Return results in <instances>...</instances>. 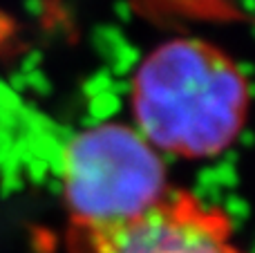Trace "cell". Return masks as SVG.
<instances>
[{
  "label": "cell",
  "instance_id": "6da1fadb",
  "mask_svg": "<svg viewBox=\"0 0 255 253\" xmlns=\"http://www.w3.org/2000/svg\"><path fill=\"white\" fill-rule=\"evenodd\" d=\"M136 132L186 159H213L244 132L249 81L220 47L175 38L139 58L128 85Z\"/></svg>",
  "mask_w": 255,
  "mask_h": 253
},
{
  "label": "cell",
  "instance_id": "3957f363",
  "mask_svg": "<svg viewBox=\"0 0 255 253\" xmlns=\"http://www.w3.org/2000/svg\"><path fill=\"white\" fill-rule=\"evenodd\" d=\"M72 242L76 253H244L229 215L186 191L168 193L124 227Z\"/></svg>",
  "mask_w": 255,
  "mask_h": 253
},
{
  "label": "cell",
  "instance_id": "277c9868",
  "mask_svg": "<svg viewBox=\"0 0 255 253\" xmlns=\"http://www.w3.org/2000/svg\"><path fill=\"white\" fill-rule=\"evenodd\" d=\"M92 40H94L97 52L106 58V65H108L106 72H110V74L117 76V79L134 72L136 63H139L136 49L132 43H128L124 38V34H121L117 27H110V25L97 27Z\"/></svg>",
  "mask_w": 255,
  "mask_h": 253
},
{
  "label": "cell",
  "instance_id": "5b68a950",
  "mask_svg": "<svg viewBox=\"0 0 255 253\" xmlns=\"http://www.w3.org/2000/svg\"><path fill=\"white\" fill-rule=\"evenodd\" d=\"M119 103H121V94L106 92V94H99V97L90 99V110H92L94 119H97L99 124H106V121L119 110Z\"/></svg>",
  "mask_w": 255,
  "mask_h": 253
},
{
  "label": "cell",
  "instance_id": "7a4b0ae2",
  "mask_svg": "<svg viewBox=\"0 0 255 253\" xmlns=\"http://www.w3.org/2000/svg\"><path fill=\"white\" fill-rule=\"evenodd\" d=\"M72 240L119 229L168 195V168L134 128L115 121L79 132L61 159Z\"/></svg>",
  "mask_w": 255,
  "mask_h": 253
}]
</instances>
